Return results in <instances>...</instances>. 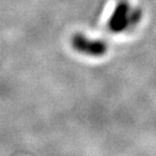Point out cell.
<instances>
[{
	"mask_svg": "<svg viewBox=\"0 0 156 156\" xmlns=\"http://www.w3.org/2000/svg\"><path fill=\"white\" fill-rule=\"evenodd\" d=\"M142 20V11L128 1H120L115 5L107 21V27L114 34L129 32L138 26Z\"/></svg>",
	"mask_w": 156,
	"mask_h": 156,
	"instance_id": "6da1fadb",
	"label": "cell"
},
{
	"mask_svg": "<svg viewBox=\"0 0 156 156\" xmlns=\"http://www.w3.org/2000/svg\"><path fill=\"white\" fill-rule=\"evenodd\" d=\"M72 47L77 53L89 58H101L105 55L108 46L101 39H93L78 33L72 38Z\"/></svg>",
	"mask_w": 156,
	"mask_h": 156,
	"instance_id": "7a4b0ae2",
	"label": "cell"
}]
</instances>
